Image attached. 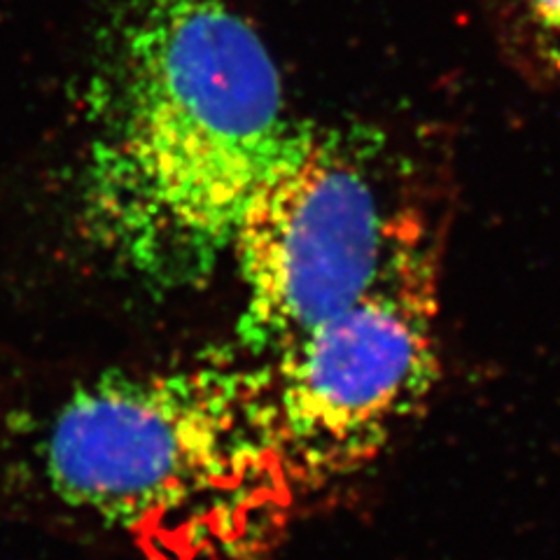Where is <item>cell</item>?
I'll use <instances>...</instances> for the list:
<instances>
[{"mask_svg": "<svg viewBox=\"0 0 560 560\" xmlns=\"http://www.w3.org/2000/svg\"><path fill=\"white\" fill-rule=\"evenodd\" d=\"M110 57L86 145V232L145 288L203 283L296 127L283 78L226 0H133Z\"/></svg>", "mask_w": 560, "mask_h": 560, "instance_id": "cell-1", "label": "cell"}, {"mask_svg": "<svg viewBox=\"0 0 560 560\" xmlns=\"http://www.w3.org/2000/svg\"><path fill=\"white\" fill-rule=\"evenodd\" d=\"M28 460L61 506L152 560H253L300 504L269 362L236 341L75 385L33 430Z\"/></svg>", "mask_w": 560, "mask_h": 560, "instance_id": "cell-2", "label": "cell"}, {"mask_svg": "<svg viewBox=\"0 0 560 560\" xmlns=\"http://www.w3.org/2000/svg\"><path fill=\"white\" fill-rule=\"evenodd\" d=\"M442 232L401 203L374 283L267 358L280 460L300 504L376 465L428 409L442 378Z\"/></svg>", "mask_w": 560, "mask_h": 560, "instance_id": "cell-3", "label": "cell"}, {"mask_svg": "<svg viewBox=\"0 0 560 560\" xmlns=\"http://www.w3.org/2000/svg\"><path fill=\"white\" fill-rule=\"evenodd\" d=\"M376 156L378 145L360 133L292 129L232 236L238 346L276 355L374 283L399 210L383 199Z\"/></svg>", "mask_w": 560, "mask_h": 560, "instance_id": "cell-4", "label": "cell"}, {"mask_svg": "<svg viewBox=\"0 0 560 560\" xmlns=\"http://www.w3.org/2000/svg\"><path fill=\"white\" fill-rule=\"evenodd\" d=\"M533 43L556 73H560V0H516Z\"/></svg>", "mask_w": 560, "mask_h": 560, "instance_id": "cell-5", "label": "cell"}]
</instances>
